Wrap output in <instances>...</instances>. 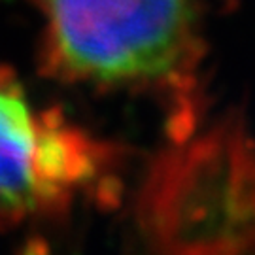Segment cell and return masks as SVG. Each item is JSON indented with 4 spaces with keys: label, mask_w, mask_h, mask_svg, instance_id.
I'll return each mask as SVG.
<instances>
[{
    "label": "cell",
    "mask_w": 255,
    "mask_h": 255,
    "mask_svg": "<svg viewBox=\"0 0 255 255\" xmlns=\"http://www.w3.org/2000/svg\"><path fill=\"white\" fill-rule=\"evenodd\" d=\"M44 59L59 80L185 89L202 53L197 0H40Z\"/></svg>",
    "instance_id": "obj_1"
},
{
    "label": "cell",
    "mask_w": 255,
    "mask_h": 255,
    "mask_svg": "<svg viewBox=\"0 0 255 255\" xmlns=\"http://www.w3.org/2000/svg\"><path fill=\"white\" fill-rule=\"evenodd\" d=\"M140 231L166 254H240L254 242V159L240 118L182 134L151 164Z\"/></svg>",
    "instance_id": "obj_2"
},
{
    "label": "cell",
    "mask_w": 255,
    "mask_h": 255,
    "mask_svg": "<svg viewBox=\"0 0 255 255\" xmlns=\"http://www.w3.org/2000/svg\"><path fill=\"white\" fill-rule=\"evenodd\" d=\"M102 164V149L59 116L32 108L0 72V231L64 210Z\"/></svg>",
    "instance_id": "obj_3"
}]
</instances>
